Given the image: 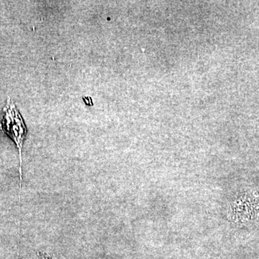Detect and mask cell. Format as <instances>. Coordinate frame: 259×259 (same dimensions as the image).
Instances as JSON below:
<instances>
[{
    "label": "cell",
    "instance_id": "obj_1",
    "mask_svg": "<svg viewBox=\"0 0 259 259\" xmlns=\"http://www.w3.org/2000/svg\"><path fill=\"white\" fill-rule=\"evenodd\" d=\"M0 131L13 140L16 144L20 156V187L21 190L22 181H23V159H22V150H23L24 140L27 134V129L21 115L17 110L14 102L8 98L6 106L3 109V119L0 121Z\"/></svg>",
    "mask_w": 259,
    "mask_h": 259
},
{
    "label": "cell",
    "instance_id": "obj_2",
    "mask_svg": "<svg viewBox=\"0 0 259 259\" xmlns=\"http://www.w3.org/2000/svg\"><path fill=\"white\" fill-rule=\"evenodd\" d=\"M37 255H38V259H55L52 258L50 255L41 253V252H38Z\"/></svg>",
    "mask_w": 259,
    "mask_h": 259
}]
</instances>
